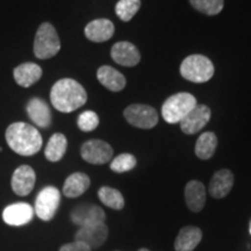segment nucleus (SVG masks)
Returning a JSON list of instances; mask_svg holds the SVG:
<instances>
[{"label":"nucleus","instance_id":"nucleus-17","mask_svg":"<svg viewBox=\"0 0 251 251\" xmlns=\"http://www.w3.org/2000/svg\"><path fill=\"white\" fill-rule=\"evenodd\" d=\"M27 114L37 127L48 128L51 125V112L45 100L33 98L27 103Z\"/></svg>","mask_w":251,"mask_h":251},{"label":"nucleus","instance_id":"nucleus-29","mask_svg":"<svg viewBox=\"0 0 251 251\" xmlns=\"http://www.w3.org/2000/svg\"><path fill=\"white\" fill-rule=\"evenodd\" d=\"M78 127L83 131H92L99 126V117L96 112L85 111L78 117Z\"/></svg>","mask_w":251,"mask_h":251},{"label":"nucleus","instance_id":"nucleus-5","mask_svg":"<svg viewBox=\"0 0 251 251\" xmlns=\"http://www.w3.org/2000/svg\"><path fill=\"white\" fill-rule=\"evenodd\" d=\"M180 74L185 79L193 83H205L214 75V65L203 55H191L180 65Z\"/></svg>","mask_w":251,"mask_h":251},{"label":"nucleus","instance_id":"nucleus-2","mask_svg":"<svg viewBox=\"0 0 251 251\" xmlns=\"http://www.w3.org/2000/svg\"><path fill=\"white\" fill-rule=\"evenodd\" d=\"M6 142L9 148L21 156H33L42 148V136L33 126L14 122L6 129Z\"/></svg>","mask_w":251,"mask_h":251},{"label":"nucleus","instance_id":"nucleus-19","mask_svg":"<svg viewBox=\"0 0 251 251\" xmlns=\"http://www.w3.org/2000/svg\"><path fill=\"white\" fill-rule=\"evenodd\" d=\"M202 238L201 229L193 226L181 228L175 240L176 251H193L199 246Z\"/></svg>","mask_w":251,"mask_h":251},{"label":"nucleus","instance_id":"nucleus-16","mask_svg":"<svg viewBox=\"0 0 251 251\" xmlns=\"http://www.w3.org/2000/svg\"><path fill=\"white\" fill-rule=\"evenodd\" d=\"M115 27L108 19H97L91 21L85 27V36L92 42H105L114 34Z\"/></svg>","mask_w":251,"mask_h":251},{"label":"nucleus","instance_id":"nucleus-12","mask_svg":"<svg viewBox=\"0 0 251 251\" xmlns=\"http://www.w3.org/2000/svg\"><path fill=\"white\" fill-rule=\"evenodd\" d=\"M71 220L75 225L83 227V226L105 222L106 214L102 211L101 207L91 205V203H85V205L76 207L71 212Z\"/></svg>","mask_w":251,"mask_h":251},{"label":"nucleus","instance_id":"nucleus-1","mask_svg":"<svg viewBox=\"0 0 251 251\" xmlns=\"http://www.w3.org/2000/svg\"><path fill=\"white\" fill-rule=\"evenodd\" d=\"M52 106L62 113H71L87 101L86 91L77 80L63 78L56 81L50 92Z\"/></svg>","mask_w":251,"mask_h":251},{"label":"nucleus","instance_id":"nucleus-15","mask_svg":"<svg viewBox=\"0 0 251 251\" xmlns=\"http://www.w3.org/2000/svg\"><path fill=\"white\" fill-rule=\"evenodd\" d=\"M234 185V175L230 170L222 169L215 172L209 183V194L215 199L227 197Z\"/></svg>","mask_w":251,"mask_h":251},{"label":"nucleus","instance_id":"nucleus-22","mask_svg":"<svg viewBox=\"0 0 251 251\" xmlns=\"http://www.w3.org/2000/svg\"><path fill=\"white\" fill-rule=\"evenodd\" d=\"M91 185L90 177L83 172H76L69 176L63 185V194L68 198L80 197L89 190Z\"/></svg>","mask_w":251,"mask_h":251},{"label":"nucleus","instance_id":"nucleus-14","mask_svg":"<svg viewBox=\"0 0 251 251\" xmlns=\"http://www.w3.org/2000/svg\"><path fill=\"white\" fill-rule=\"evenodd\" d=\"M34 209L29 203L18 202L6 207L2 212V219L5 224L9 226H24L31 221Z\"/></svg>","mask_w":251,"mask_h":251},{"label":"nucleus","instance_id":"nucleus-13","mask_svg":"<svg viewBox=\"0 0 251 251\" xmlns=\"http://www.w3.org/2000/svg\"><path fill=\"white\" fill-rule=\"evenodd\" d=\"M111 56L113 61L124 67H135L141 61L139 49L130 42H118L112 47Z\"/></svg>","mask_w":251,"mask_h":251},{"label":"nucleus","instance_id":"nucleus-21","mask_svg":"<svg viewBox=\"0 0 251 251\" xmlns=\"http://www.w3.org/2000/svg\"><path fill=\"white\" fill-rule=\"evenodd\" d=\"M97 77L100 84L112 92H119L126 86V78L124 75L108 65L100 67L97 71Z\"/></svg>","mask_w":251,"mask_h":251},{"label":"nucleus","instance_id":"nucleus-28","mask_svg":"<svg viewBox=\"0 0 251 251\" xmlns=\"http://www.w3.org/2000/svg\"><path fill=\"white\" fill-rule=\"evenodd\" d=\"M136 166V158L130 153H121L115 157L111 163V170L117 174L130 171Z\"/></svg>","mask_w":251,"mask_h":251},{"label":"nucleus","instance_id":"nucleus-24","mask_svg":"<svg viewBox=\"0 0 251 251\" xmlns=\"http://www.w3.org/2000/svg\"><path fill=\"white\" fill-rule=\"evenodd\" d=\"M216 146H218L216 135L212 131L203 133L200 135L196 143V155L203 161L212 158L216 150Z\"/></svg>","mask_w":251,"mask_h":251},{"label":"nucleus","instance_id":"nucleus-6","mask_svg":"<svg viewBox=\"0 0 251 251\" xmlns=\"http://www.w3.org/2000/svg\"><path fill=\"white\" fill-rule=\"evenodd\" d=\"M126 120L142 129H151L158 122V113L151 106L134 103L125 109Z\"/></svg>","mask_w":251,"mask_h":251},{"label":"nucleus","instance_id":"nucleus-3","mask_svg":"<svg viewBox=\"0 0 251 251\" xmlns=\"http://www.w3.org/2000/svg\"><path fill=\"white\" fill-rule=\"evenodd\" d=\"M198 105L191 93L180 92L165 100L162 106L163 119L169 124H178Z\"/></svg>","mask_w":251,"mask_h":251},{"label":"nucleus","instance_id":"nucleus-20","mask_svg":"<svg viewBox=\"0 0 251 251\" xmlns=\"http://www.w3.org/2000/svg\"><path fill=\"white\" fill-rule=\"evenodd\" d=\"M13 76L18 85L30 87L42 77V69L35 63H24L14 69Z\"/></svg>","mask_w":251,"mask_h":251},{"label":"nucleus","instance_id":"nucleus-30","mask_svg":"<svg viewBox=\"0 0 251 251\" xmlns=\"http://www.w3.org/2000/svg\"><path fill=\"white\" fill-rule=\"evenodd\" d=\"M59 251H92V249L87 244L80 242V241H75V242L62 246L59 248Z\"/></svg>","mask_w":251,"mask_h":251},{"label":"nucleus","instance_id":"nucleus-33","mask_svg":"<svg viewBox=\"0 0 251 251\" xmlns=\"http://www.w3.org/2000/svg\"><path fill=\"white\" fill-rule=\"evenodd\" d=\"M1 150H2V149H1V148H0V151H1Z\"/></svg>","mask_w":251,"mask_h":251},{"label":"nucleus","instance_id":"nucleus-8","mask_svg":"<svg viewBox=\"0 0 251 251\" xmlns=\"http://www.w3.org/2000/svg\"><path fill=\"white\" fill-rule=\"evenodd\" d=\"M80 155L90 164L101 165L111 161L113 149L105 141L90 140L81 146Z\"/></svg>","mask_w":251,"mask_h":251},{"label":"nucleus","instance_id":"nucleus-34","mask_svg":"<svg viewBox=\"0 0 251 251\" xmlns=\"http://www.w3.org/2000/svg\"><path fill=\"white\" fill-rule=\"evenodd\" d=\"M115 251H119V250H115Z\"/></svg>","mask_w":251,"mask_h":251},{"label":"nucleus","instance_id":"nucleus-9","mask_svg":"<svg viewBox=\"0 0 251 251\" xmlns=\"http://www.w3.org/2000/svg\"><path fill=\"white\" fill-rule=\"evenodd\" d=\"M108 237V227L105 222L87 225L79 227L75 235V241L85 243L91 249H97L106 242Z\"/></svg>","mask_w":251,"mask_h":251},{"label":"nucleus","instance_id":"nucleus-31","mask_svg":"<svg viewBox=\"0 0 251 251\" xmlns=\"http://www.w3.org/2000/svg\"><path fill=\"white\" fill-rule=\"evenodd\" d=\"M139 251H150V250H148V249H146V248H142V249H140Z\"/></svg>","mask_w":251,"mask_h":251},{"label":"nucleus","instance_id":"nucleus-25","mask_svg":"<svg viewBox=\"0 0 251 251\" xmlns=\"http://www.w3.org/2000/svg\"><path fill=\"white\" fill-rule=\"evenodd\" d=\"M98 197L103 205L115 211H121L125 207V199L120 191L113 187L102 186L98 191Z\"/></svg>","mask_w":251,"mask_h":251},{"label":"nucleus","instance_id":"nucleus-32","mask_svg":"<svg viewBox=\"0 0 251 251\" xmlns=\"http://www.w3.org/2000/svg\"><path fill=\"white\" fill-rule=\"evenodd\" d=\"M250 234H251V226H250Z\"/></svg>","mask_w":251,"mask_h":251},{"label":"nucleus","instance_id":"nucleus-7","mask_svg":"<svg viewBox=\"0 0 251 251\" xmlns=\"http://www.w3.org/2000/svg\"><path fill=\"white\" fill-rule=\"evenodd\" d=\"M61 202V193L54 186H47L37 194L35 213L43 221H50L57 212Z\"/></svg>","mask_w":251,"mask_h":251},{"label":"nucleus","instance_id":"nucleus-10","mask_svg":"<svg viewBox=\"0 0 251 251\" xmlns=\"http://www.w3.org/2000/svg\"><path fill=\"white\" fill-rule=\"evenodd\" d=\"M211 119V109L205 105H197L192 111L179 122L185 134L192 135L202 129Z\"/></svg>","mask_w":251,"mask_h":251},{"label":"nucleus","instance_id":"nucleus-4","mask_svg":"<svg viewBox=\"0 0 251 251\" xmlns=\"http://www.w3.org/2000/svg\"><path fill=\"white\" fill-rule=\"evenodd\" d=\"M61 50V41L51 24L43 23L36 31L34 40V54L40 59L54 57Z\"/></svg>","mask_w":251,"mask_h":251},{"label":"nucleus","instance_id":"nucleus-18","mask_svg":"<svg viewBox=\"0 0 251 251\" xmlns=\"http://www.w3.org/2000/svg\"><path fill=\"white\" fill-rule=\"evenodd\" d=\"M185 200L191 211L199 213L206 203V188L201 181L191 180L185 186Z\"/></svg>","mask_w":251,"mask_h":251},{"label":"nucleus","instance_id":"nucleus-27","mask_svg":"<svg viewBox=\"0 0 251 251\" xmlns=\"http://www.w3.org/2000/svg\"><path fill=\"white\" fill-rule=\"evenodd\" d=\"M197 11L207 15H216L224 8V0H190Z\"/></svg>","mask_w":251,"mask_h":251},{"label":"nucleus","instance_id":"nucleus-11","mask_svg":"<svg viewBox=\"0 0 251 251\" xmlns=\"http://www.w3.org/2000/svg\"><path fill=\"white\" fill-rule=\"evenodd\" d=\"M36 175L29 165H21L14 171L12 176V190L20 197H26L33 191L35 186Z\"/></svg>","mask_w":251,"mask_h":251},{"label":"nucleus","instance_id":"nucleus-26","mask_svg":"<svg viewBox=\"0 0 251 251\" xmlns=\"http://www.w3.org/2000/svg\"><path fill=\"white\" fill-rule=\"evenodd\" d=\"M141 0H120L115 6V13L122 21H129L139 12Z\"/></svg>","mask_w":251,"mask_h":251},{"label":"nucleus","instance_id":"nucleus-23","mask_svg":"<svg viewBox=\"0 0 251 251\" xmlns=\"http://www.w3.org/2000/svg\"><path fill=\"white\" fill-rule=\"evenodd\" d=\"M68 148V140L61 133L54 134L50 137L45 150V156L49 162H58L65 155Z\"/></svg>","mask_w":251,"mask_h":251}]
</instances>
